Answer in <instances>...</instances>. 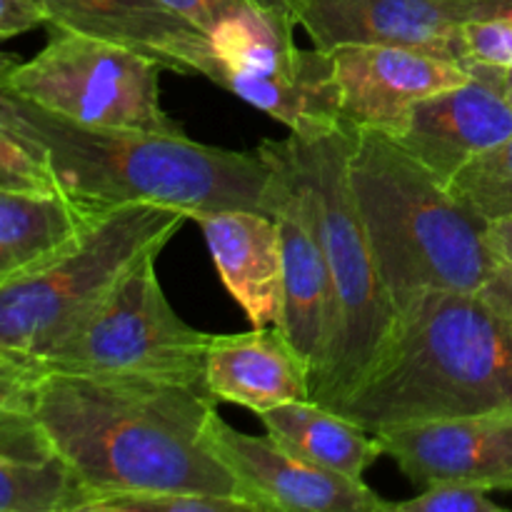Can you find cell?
Masks as SVG:
<instances>
[{"instance_id": "obj_22", "label": "cell", "mask_w": 512, "mask_h": 512, "mask_svg": "<svg viewBox=\"0 0 512 512\" xmlns=\"http://www.w3.org/2000/svg\"><path fill=\"white\" fill-rule=\"evenodd\" d=\"M0 190L63 195L43 143L15 115L0 80Z\"/></svg>"}, {"instance_id": "obj_6", "label": "cell", "mask_w": 512, "mask_h": 512, "mask_svg": "<svg viewBox=\"0 0 512 512\" xmlns=\"http://www.w3.org/2000/svg\"><path fill=\"white\" fill-rule=\"evenodd\" d=\"M185 220L155 203L98 210L68 250L0 288V353L40 363L135 263L163 253Z\"/></svg>"}, {"instance_id": "obj_32", "label": "cell", "mask_w": 512, "mask_h": 512, "mask_svg": "<svg viewBox=\"0 0 512 512\" xmlns=\"http://www.w3.org/2000/svg\"><path fill=\"white\" fill-rule=\"evenodd\" d=\"M480 293L505 315L512 323V268H503L498 265V270L493 273V278L483 285Z\"/></svg>"}, {"instance_id": "obj_2", "label": "cell", "mask_w": 512, "mask_h": 512, "mask_svg": "<svg viewBox=\"0 0 512 512\" xmlns=\"http://www.w3.org/2000/svg\"><path fill=\"white\" fill-rule=\"evenodd\" d=\"M335 410L373 433L512 413V323L480 290L423 295L398 315L368 375Z\"/></svg>"}, {"instance_id": "obj_11", "label": "cell", "mask_w": 512, "mask_h": 512, "mask_svg": "<svg viewBox=\"0 0 512 512\" xmlns=\"http://www.w3.org/2000/svg\"><path fill=\"white\" fill-rule=\"evenodd\" d=\"M208 443L238 483V495L258 512H390L363 480L298 458L270 435L240 433L218 413L208 420Z\"/></svg>"}, {"instance_id": "obj_27", "label": "cell", "mask_w": 512, "mask_h": 512, "mask_svg": "<svg viewBox=\"0 0 512 512\" xmlns=\"http://www.w3.org/2000/svg\"><path fill=\"white\" fill-rule=\"evenodd\" d=\"M45 368L38 360L0 353V410L33 408Z\"/></svg>"}, {"instance_id": "obj_3", "label": "cell", "mask_w": 512, "mask_h": 512, "mask_svg": "<svg viewBox=\"0 0 512 512\" xmlns=\"http://www.w3.org/2000/svg\"><path fill=\"white\" fill-rule=\"evenodd\" d=\"M5 88V85H3ZM10 105L43 143L60 193L88 208L155 203L193 215L210 210H263L270 163L260 150L213 148L185 133L90 128L73 123L10 88Z\"/></svg>"}, {"instance_id": "obj_13", "label": "cell", "mask_w": 512, "mask_h": 512, "mask_svg": "<svg viewBox=\"0 0 512 512\" xmlns=\"http://www.w3.org/2000/svg\"><path fill=\"white\" fill-rule=\"evenodd\" d=\"M343 125L395 135L423 98L470 80L460 63L400 45H338L328 50Z\"/></svg>"}, {"instance_id": "obj_7", "label": "cell", "mask_w": 512, "mask_h": 512, "mask_svg": "<svg viewBox=\"0 0 512 512\" xmlns=\"http://www.w3.org/2000/svg\"><path fill=\"white\" fill-rule=\"evenodd\" d=\"M155 263L158 255L135 263L40 365L53 373L128 375L205 390L210 335L175 313Z\"/></svg>"}, {"instance_id": "obj_10", "label": "cell", "mask_w": 512, "mask_h": 512, "mask_svg": "<svg viewBox=\"0 0 512 512\" xmlns=\"http://www.w3.org/2000/svg\"><path fill=\"white\" fill-rule=\"evenodd\" d=\"M258 150L270 163L265 213L275 218L283 243L285 300L280 330L308 360L313 385L333 340V285L313 185L295 160L290 138L263 140Z\"/></svg>"}, {"instance_id": "obj_5", "label": "cell", "mask_w": 512, "mask_h": 512, "mask_svg": "<svg viewBox=\"0 0 512 512\" xmlns=\"http://www.w3.org/2000/svg\"><path fill=\"white\" fill-rule=\"evenodd\" d=\"M353 135L348 125L288 135L295 160L313 185L333 285V340L310 385V400L333 410L368 375L398 320L350 185Z\"/></svg>"}, {"instance_id": "obj_29", "label": "cell", "mask_w": 512, "mask_h": 512, "mask_svg": "<svg viewBox=\"0 0 512 512\" xmlns=\"http://www.w3.org/2000/svg\"><path fill=\"white\" fill-rule=\"evenodd\" d=\"M38 25H48L43 0H0V40L23 35Z\"/></svg>"}, {"instance_id": "obj_24", "label": "cell", "mask_w": 512, "mask_h": 512, "mask_svg": "<svg viewBox=\"0 0 512 512\" xmlns=\"http://www.w3.org/2000/svg\"><path fill=\"white\" fill-rule=\"evenodd\" d=\"M93 512H258L248 500L230 498V495L183 493V490H165V493H128L105 498L95 505Z\"/></svg>"}, {"instance_id": "obj_4", "label": "cell", "mask_w": 512, "mask_h": 512, "mask_svg": "<svg viewBox=\"0 0 512 512\" xmlns=\"http://www.w3.org/2000/svg\"><path fill=\"white\" fill-rule=\"evenodd\" d=\"M350 185L395 315L438 290L478 293L498 270L488 220L390 135L355 130Z\"/></svg>"}, {"instance_id": "obj_12", "label": "cell", "mask_w": 512, "mask_h": 512, "mask_svg": "<svg viewBox=\"0 0 512 512\" xmlns=\"http://www.w3.org/2000/svg\"><path fill=\"white\" fill-rule=\"evenodd\" d=\"M503 8L505 0H308L298 25L320 50L400 45L455 60L460 25L500 18Z\"/></svg>"}, {"instance_id": "obj_1", "label": "cell", "mask_w": 512, "mask_h": 512, "mask_svg": "<svg viewBox=\"0 0 512 512\" xmlns=\"http://www.w3.org/2000/svg\"><path fill=\"white\" fill-rule=\"evenodd\" d=\"M33 413L88 493L85 512L128 493L183 490L240 498L238 483L205 435L215 413L205 390L45 370Z\"/></svg>"}, {"instance_id": "obj_17", "label": "cell", "mask_w": 512, "mask_h": 512, "mask_svg": "<svg viewBox=\"0 0 512 512\" xmlns=\"http://www.w3.org/2000/svg\"><path fill=\"white\" fill-rule=\"evenodd\" d=\"M220 280L253 328L280 325L285 300L283 243L273 215L263 210H210L193 215Z\"/></svg>"}, {"instance_id": "obj_23", "label": "cell", "mask_w": 512, "mask_h": 512, "mask_svg": "<svg viewBox=\"0 0 512 512\" xmlns=\"http://www.w3.org/2000/svg\"><path fill=\"white\" fill-rule=\"evenodd\" d=\"M450 190L485 220L512 215V135L465 165Z\"/></svg>"}, {"instance_id": "obj_9", "label": "cell", "mask_w": 512, "mask_h": 512, "mask_svg": "<svg viewBox=\"0 0 512 512\" xmlns=\"http://www.w3.org/2000/svg\"><path fill=\"white\" fill-rule=\"evenodd\" d=\"M205 78L283 123L310 135L343 125L328 50H303L260 13L223 25Z\"/></svg>"}, {"instance_id": "obj_35", "label": "cell", "mask_w": 512, "mask_h": 512, "mask_svg": "<svg viewBox=\"0 0 512 512\" xmlns=\"http://www.w3.org/2000/svg\"><path fill=\"white\" fill-rule=\"evenodd\" d=\"M500 18L512 20V0H505V8H503V13H500Z\"/></svg>"}, {"instance_id": "obj_15", "label": "cell", "mask_w": 512, "mask_h": 512, "mask_svg": "<svg viewBox=\"0 0 512 512\" xmlns=\"http://www.w3.org/2000/svg\"><path fill=\"white\" fill-rule=\"evenodd\" d=\"M510 135L512 103L498 88L470 75L468 83L415 103L403 128L390 138L450 185L465 165Z\"/></svg>"}, {"instance_id": "obj_19", "label": "cell", "mask_w": 512, "mask_h": 512, "mask_svg": "<svg viewBox=\"0 0 512 512\" xmlns=\"http://www.w3.org/2000/svg\"><path fill=\"white\" fill-rule=\"evenodd\" d=\"M88 493L33 408L0 410V512H85Z\"/></svg>"}, {"instance_id": "obj_14", "label": "cell", "mask_w": 512, "mask_h": 512, "mask_svg": "<svg viewBox=\"0 0 512 512\" xmlns=\"http://www.w3.org/2000/svg\"><path fill=\"white\" fill-rule=\"evenodd\" d=\"M385 455L413 485L460 480L512 490V413L420 420L375 430Z\"/></svg>"}, {"instance_id": "obj_34", "label": "cell", "mask_w": 512, "mask_h": 512, "mask_svg": "<svg viewBox=\"0 0 512 512\" xmlns=\"http://www.w3.org/2000/svg\"><path fill=\"white\" fill-rule=\"evenodd\" d=\"M15 65H18V60H15L13 55H8L3 48H0V80L8 78V75L13 73Z\"/></svg>"}, {"instance_id": "obj_30", "label": "cell", "mask_w": 512, "mask_h": 512, "mask_svg": "<svg viewBox=\"0 0 512 512\" xmlns=\"http://www.w3.org/2000/svg\"><path fill=\"white\" fill-rule=\"evenodd\" d=\"M278 33L293 38L295 25L300 23V13L305 10L308 0H248Z\"/></svg>"}, {"instance_id": "obj_28", "label": "cell", "mask_w": 512, "mask_h": 512, "mask_svg": "<svg viewBox=\"0 0 512 512\" xmlns=\"http://www.w3.org/2000/svg\"><path fill=\"white\" fill-rule=\"evenodd\" d=\"M160 3L188 20L190 25L203 30L205 35L218 33L223 25L245 18V15L258 13L248 0H160Z\"/></svg>"}, {"instance_id": "obj_25", "label": "cell", "mask_w": 512, "mask_h": 512, "mask_svg": "<svg viewBox=\"0 0 512 512\" xmlns=\"http://www.w3.org/2000/svg\"><path fill=\"white\" fill-rule=\"evenodd\" d=\"M455 60L460 65L512 70V20L483 18L460 25L455 35Z\"/></svg>"}, {"instance_id": "obj_8", "label": "cell", "mask_w": 512, "mask_h": 512, "mask_svg": "<svg viewBox=\"0 0 512 512\" xmlns=\"http://www.w3.org/2000/svg\"><path fill=\"white\" fill-rule=\"evenodd\" d=\"M158 60L125 45L50 28L45 48L3 80L20 98L90 128L183 133L160 103Z\"/></svg>"}, {"instance_id": "obj_18", "label": "cell", "mask_w": 512, "mask_h": 512, "mask_svg": "<svg viewBox=\"0 0 512 512\" xmlns=\"http://www.w3.org/2000/svg\"><path fill=\"white\" fill-rule=\"evenodd\" d=\"M205 390L215 403L243 405L260 415L310 398V365L280 325L210 335Z\"/></svg>"}, {"instance_id": "obj_26", "label": "cell", "mask_w": 512, "mask_h": 512, "mask_svg": "<svg viewBox=\"0 0 512 512\" xmlns=\"http://www.w3.org/2000/svg\"><path fill=\"white\" fill-rule=\"evenodd\" d=\"M390 512H503L490 500V490L483 485L438 480L420 490L415 498L390 503Z\"/></svg>"}, {"instance_id": "obj_16", "label": "cell", "mask_w": 512, "mask_h": 512, "mask_svg": "<svg viewBox=\"0 0 512 512\" xmlns=\"http://www.w3.org/2000/svg\"><path fill=\"white\" fill-rule=\"evenodd\" d=\"M50 28L125 45L175 73H208L213 40L160 0H43Z\"/></svg>"}, {"instance_id": "obj_21", "label": "cell", "mask_w": 512, "mask_h": 512, "mask_svg": "<svg viewBox=\"0 0 512 512\" xmlns=\"http://www.w3.org/2000/svg\"><path fill=\"white\" fill-rule=\"evenodd\" d=\"M258 418L285 450L348 478L363 480L365 470L385 455L373 430L310 398L278 405Z\"/></svg>"}, {"instance_id": "obj_20", "label": "cell", "mask_w": 512, "mask_h": 512, "mask_svg": "<svg viewBox=\"0 0 512 512\" xmlns=\"http://www.w3.org/2000/svg\"><path fill=\"white\" fill-rule=\"evenodd\" d=\"M95 213L68 195L0 190V288L68 250Z\"/></svg>"}, {"instance_id": "obj_31", "label": "cell", "mask_w": 512, "mask_h": 512, "mask_svg": "<svg viewBox=\"0 0 512 512\" xmlns=\"http://www.w3.org/2000/svg\"><path fill=\"white\" fill-rule=\"evenodd\" d=\"M485 243H488V250L493 253L495 263L503 265V268H512V215L488 220Z\"/></svg>"}, {"instance_id": "obj_33", "label": "cell", "mask_w": 512, "mask_h": 512, "mask_svg": "<svg viewBox=\"0 0 512 512\" xmlns=\"http://www.w3.org/2000/svg\"><path fill=\"white\" fill-rule=\"evenodd\" d=\"M470 75L485 80L493 88H498L500 93L512 103V70H500V68H488V65H463Z\"/></svg>"}]
</instances>
